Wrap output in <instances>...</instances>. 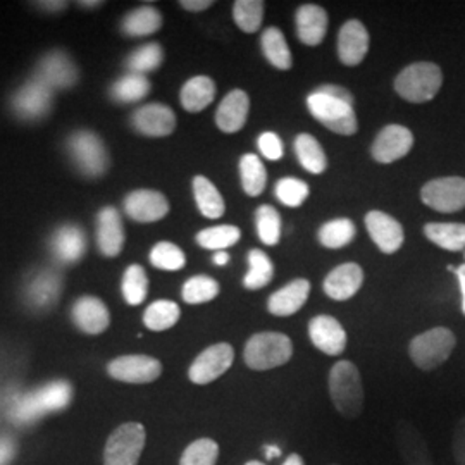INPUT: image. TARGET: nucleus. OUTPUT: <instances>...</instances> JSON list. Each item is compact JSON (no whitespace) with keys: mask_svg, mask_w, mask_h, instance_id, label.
<instances>
[{"mask_svg":"<svg viewBox=\"0 0 465 465\" xmlns=\"http://www.w3.org/2000/svg\"><path fill=\"white\" fill-rule=\"evenodd\" d=\"M330 397L334 409L345 419H357L364 411V386L357 366L340 361L330 371Z\"/></svg>","mask_w":465,"mask_h":465,"instance_id":"f257e3e1","label":"nucleus"},{"mask_svg":"<svg viewBox=\"0 0 465 465\" xmlns=\"http://www.w3.org/2000/svg\"><path fill=\"white\" fill-rule=\"evenodd\" d=\"M71 397L73 390L69 382L52 381L17 400L11 414L19 424H30L38 417L66 409Z\"/></svg>","mask_w":465,"mask_h":465,"instance_id":"f03ea898","label":"nucleus"},{"mask_svg":"<svg viewBox=\"0 0 465 465\" xmlns=\"http://www.w3.org/2000/svg\"><path fill=\"white\" fill-rule=\"evenodd\" d=\"M292 355L293 343L282 332H257L250 336L243 350V361L253 371H269L284 366Z\"/></svg>","mask_w":465,"mask_h":465,"instance_id":"7ed1b4c3","label":"nucleus"},{"mask_svg":"<svg viewBox=\"0 0 465 465\" xmlns=\"http://www.w3.org/2000/svg\"><path fill=\"white\" fill-rule=\"evenodd\" d=\"M443 84V73L434 63H414L405 67L397 80L395 90L400 97L412 104L430 102Z\"/></svg>","mask_w":465,"mask_h":465,"instance_id":"20e7f679","label":"nucleus"},{"mask_svg":"<svg viewBox=\"0 0 465 465\" xmlns=\"http://www.w3.org/2000/svg\"><path fill=\"white\" fill-rule=\"evenodd\" d=\"M457 338L449 328H432L412 338L409 345V355L420 371H434L445 364L455 350Z\"/></svg>","mask_w":465,"mask_h":465,"instance_id":"39448f33","label":"nucleus"},{"mask_svg":"<svg viewBox=\"0 0 465 465\" xmlns=\"http://www.w3.org/2000/svg\"><path fill=\"white\" fill-rule=\"evenodd\" d=\"M309 113L316 117L319 123H322L332 134L351 136L357 134L359 123L353 111V105L345 104L341 100L332 99L330 95L312 92L307 97Z\"/></svg>","mask_w":465,"mask_h":465,"instance_id":"423d86ee","label":"nucleus"},{"mask_svg":"<svg viewBox=\"0 0 465 465\" xmlns=\"http://www.w3.org/2000/svg\"><path fill=\"white\" fill-rule=\"evenodd\" d=\"M145 440L147 432L140 422H126L119 426L107 440L104 465H138Z\"/></svg>","mask_w":465,"mask_h":465,"instance_id":"0eeeda50","label":"nucleus"},{"mask_svg":"<svg viewBox=\"0 0 465 465\" xmlns=\"http://www.w3.org/2000/svg\"><path fill=\"white\" fill-rule=\"evenodd\" d=\"M67 150L76 167L90 178L102 176L109 167V155L102 140L88 130L71 134Z\"/></svg>","mask_w":465,"mask_h":465,"instance_id":"6e6552de","label":"nucleus"},{"mask_svg":"<svg viewBox=\"0 0 465 465\" xmlns=\"http://www.w3.org/2000/svg\"><path fill=\"white\" fill-rule=\"evenodd\" d=\"M420 199L438 213H457L465 207V178L449 176L436 178L424 184L420 190Z\"/></svg>","mask_w":465,"mask_h":465,"instance_id":"1a4fd4ad","label":"nucleus"},{"mask_svg":"<svg viewBox=\"0 0 465 465\" xmlns=\"http://www.w3.org/2000/svg\"><path fill=\"white\" fill-rule=\"evenodd\" d=\"M234 361V350L230 343H217L203 350L188 371L190 381L209 384L230 371Z\"/></svg>","mask_w":465,"mask_h":465,"instance_id":"9d476101","label":"nucleus"},{"mask_svg":"<svg viewBox=\"0 0 465 465\" xmlns=\"http://www.w3.org/2000/svg\"><path fill=\"white\" fill-rule=\"evenodd\" d=\"M107 371L117 381L147 384L163 374V364L149 355H123L114 359Z\"/></svg>","mask_w":465,"mask_h":465,"instance_id":"9b49d317","label":"nucleus"},{"mask_svg":"<svg viewBox=\"0 0 465 465\" xmlns=\"http://www.w3.org/2000/svg\"><path fill=\"white\" fill-rule=\"evenodd\" d=\"M52 97L54 92L49 86L38 82L36 78H32L15 94L11 107L17 117L26 121H36L49 114L52 109Z\"/></svg>","mask_w":465,"mask_h":465,"instance_id":"f8f14e48","label":"nucleus"},{"mask_svg":"<svg viewBox=\"0 0 465 465\" xmlns=\"http://www.w3.org/2000/svg\"><path fill=\"white\" fill-rule=\"evenodd\" d=\"M50 90H66L78 82V69L63 50H52L36 66L35 76Z\"/></svg>","mask_w":465,"mask_h":465,"instance_id":"ddd939ff","label":"nucleus"},{"mask_svg":"<svg viewBox=\"0 0 465 465\" xmlns=\"http://www.w3.org/2000/svg\"><path fill=\"white\" fill-rule=\"evenodd\" d=\"M414 145V134L400 124H390L382 128L381 134L374 140L372 157L381 164H391L405 157Z\"/></svg>","mask_w":465,"mask_h":465,"instance_id":"4468645a","label":"nucleus"},{"mask_svg":"<svg viewBox=\"0 0 465 465\" xmlns=\"http://www.w3.org/2000/svg\"><path fill=\"white\" fill-rule=\"evenodd\" d=\"M132 126L138 134L145 136H167L176 128V116L164 104H147L134 111Z\"/></svg>","mask_w":465,"mask_h":465,"instance_id":"2eb2a0df","label":"nucleus"},{"mask_svg":"<svg viewBox=\"0 0 465 465\" xmlns=\"http://www.w3.org/2000/svg\"><path fill=\"white\" fill-rule=\"evenodd\" d=\"M309 336L317 350L336 357L347 349V332L338 319L331 316H316L309 322Z\"/></svg>","mask_w":465,"mask_h":465,"instance_id":"dca6fc26","label":"nucleus"},{"mask_svg":"<svg viewBox=\"0 0 465 465\" xmlns=\"http://www.w3.org/2000/svg\"><path fill=\"white\" fill-rule=\"evenodd\" d=\"M124 211L136 223H155L167 216L169 202L155 190H136L124 200Z\"/></svg>","mask_w":465,"mask_h":465,"instance_id":"f3484780","label":"nucleus"},{"mask_svg":"<svg viewBox=\"0 0 465 465\" xmlns=\"http://www.w3.org/2000/svg\"><path fill=\"white\" fill-rule=\"evenodd\" d=\"M369 50V34L366 26L357 21H347L338 34V57L345 66H359Z\"/></svg>","mask_w":465,"mask_h":465,"instance_id":"a211bd4d","label":"nucleus"},{"mask_svg":"<svg viewBox=\"0 0 465 465\" xmlns=\"http://www.w3.org/2000/svg\"><path fill=\"white\" fill-rule=\"evenodd\" d=\"M366 228L372 242L382 253H395L403 245V228L395 217L381 211H371L366 216Z\"/></svg>","mask_w":465,"mask_h":465,"instance_id":"6ab92c4d","label":"nucleus"},{"mask_svg":"<svg viewBox=\"0 0 465 465\" xmlns=\"http://www.w3.org/2000/svg\"><path fill=\"white\" fill-rule=\"evenodd\" d=\"M364 282V271L359 264L347 262L341 266L332 269L331 272L324 280V293L332 300L343 302L350 300L361 288Z\"/></svg>","mask_w":465,"mask_h":465,"instance_id":"aec40b11","label":"nucleus"},{"mask_svg":"<svg viewBox=\"0 0 465 465\" xmlns=\"http://www.w3.org/2000/svg\"><path fill=\"white\" fill-rule=\"evenodd\" d=\"M250 99L243 90H232L219 104L216 113L217 128L224 134L240 132L249 117Z\"/></svg>","mask_w":465,"mask_h":465,"instance_id":"412c9836","label":"nucleus"},{"mask_svg":"<svg viewBox=\"0 0 465 465\" xmlns=\"http://www.w3.org/2000/svg\"><path fill=\"white\" fill-rule=\"evenodd\" d=\"M86 249V238L82 228L74 224L61 226L52 234L50 250L57 262L61 264H74L84 257Z\"/></svg>","mask_w":465,"mask_h":465,"instance_id":"4be33fe9","label":"nucleus"},{"mask_svg":"<svg viewBox=\"0 0 465 465\" xmlns=\"http://www.w3.org/2000/svg\"><path fill=\"white\" fill-rule=\"evenodd\" d=\"M311 293V282L307 280H295L282 286L267 300V311L272 316L288 317L297 314L305 305Z\"/></svg>","mask_w":465,"mask_h":465,"instance_id":"5701e85b","label":"nucleus"},{"mask_svg":"<svg viewBox=\"0 0 465 465\" xmlns=\"http://www.w3.org/2000/svg\"><path fill=\"white\" fill-rule=\"evenodd\" d=\"M73 321L86 334H100L109 328L111 314L97 297H82L73 305Z\"/></svg>","mask_w":465,"mask_h":465,"instance_id":"b1692460","label":"nucleus"},{"mask_svg":"<svg viewBox=\"0 0 465 465\" xmlns=\"http://www.w3.org/2000/svg\"><path fill=\"white\" fill-rule=\"evenodd\" d=\"M97 242L105 257H116L124 247L123 221L114 207H105L97 217Z\"/></svg>","mask_w":465,"mask_h":465,"instance_id":"393cba45","label":"nucleus"},{"mask_svg":"<svg viewBox=\"0 0 465 465\" xmlns=\"http://www.w3.org/2000/svg\"><path fill=\"white\" fill-rule=\"evenodd\" d=\"M295 21H297V34L302 44L309 47H316L324 40L328 32V15L322 7H319L316 4H305L299 7Z\"/></svg>","mask_w":465,"mask_h":465,"instance_id":"a878e982","label":"nucleus"},{"mask_svg":"<svg viewBox=\"0 0 465 465\" xmlns=\"http://www.w3.org/2000/svg\"><path fill=\"white\" fill-rule=\"evenodd\" d=\"M61 276L52 269H42L26 284V300L35 309H47L59 297Z\"/></svg>","mask_w":465,"mask_h":465,"instance_id":"bb28decb","label":"nucleus"},{"mask_svg":"<svg viewBox=\"0 0 465 465\" xmlns=\"http://www.w3.org/2000/svg\"><path fill=\"white\" fill-rule=\"evenodd\" d=\"M397 443L405 465H432L431 453L422 436L409 422H400L397 428Z\"/></svg>","mask_w":465,"mask_h":465,"instance_id":"cd10ccee","label":"nucleus"},{"mask_svg":"<svg viewBox=\"0 0 465 465\" xmlns=\"http://www.w3.org/2000/svg\"><path fill=\"white\" fill-rule=\"evenodd\" d=\"M180 99L188 113H200L216 99V84L209 76H195L184 84Z\"/></svg>","mask_w":465,"mask_h":465,"instance_id":"c85d7f7f","label":"nucleus"},{"mask_svg":"<svg viewBox=\"0 0 465 465\" xmlns=\"http://www.w3.org/2000/svg\"><path fill=\"white\" fill-rule=\"evenodd\" d=\"M424 234L434 245L450 252L465 249V224L462 223H430Z\"/></svg>","mask_w":465,"mask_h":465,"instance_id":"c756f323","label":"nucleus"},{"mask_svg":"<svg viewBox=\"0 0 465 465\" xmlns=\"http://www.w3.org/2000/svg\"><path fill=\"white\" fill-rule=\"evenodd\" d=\"M193 195H195V202L199 205L202 216L209 217V219H219L224 214L226 205H224L223 195L219 193V190L214 186V183L211 180H207L205 176H195Z\"/></svg>","mask_w":465,"mask_h":465,"instance_id":"7c9ffc66","label":"nucleus"},{"mask_svg":"<svg viewBox=\"0 0 465 465\" xmlns=\"http://www.w3.org/2000/svg\"><path fill=\"white\" fill-rule=\"evenodd\" d=\"M163 26V16L155 7L142 5L123 19L121 30L130 36H147Z\"/></svg>","mask_w":465,"mask_h":465,"instance_id":"2f4dec72","label":"nucleus"},{"mask_svg":"<svg viewBox=\"0 0 465 465\" xmlns=\"http://www.w3.org/2000/svg\"><path fill=\"white\" fill-rule=\"evenodd\" d=\"M295 153L302 167L312 174H321L328 167V157L312 134H302L297 136Z\"/></svg>","mask_w":465,"mask_h":465,"instance_id":"473e14b6","label":"nucleus"},{"mask_svg":"<svg viewBox=\"0 0 465 465\" xmlns=\"http://www.w3.org/2000/svg\"><path fill=\"white\" fill-rule=\"evenodd\" d=\"M240 178L245 193L250 197H259L267 183V171L262 161L253 153H245L240 159Z\"/></svg>","mask_w":465,"mask_h":465,"instance_id":"72a5a7b5","label":"nucleus"},{"mask_svg":"<svg viewBox=\"0 0 465 465\" xmlns=\"http://www.w3.org/2000/svg\"><path fill=\"white\" fill-rule=\"evenodd\" d=\"M261 44H262V52H264L267 61L272 66L282 69V71L293 66V57L288 49V44H286V38L282 30H278L274 26L267 28L262 35Z\"/></svg>","mask_w":465,"mask_h":465,"instance_id":"f704fd0d","label":"nucleus"},{"mask_svg":"<svg viewBox=\"0 0 465 465\" xmlns=\"http://www.w3.org/2000/svg\"><path fill=\"white\" fill-rule=\"evenodd\" d=\"M182 317L178 303L171 300H157L143 314V322L150 331H166L171 330Z\"/></svg>","mask_w":465,"mask_h":465,"instance_id":"c9c22d12","label":"nucleus"},{"mask_svg":"<svg viewBox=\"0 0 465 465\" xmlns=\"http://www.w3.org/2000/svg\"><path fill=\"white\" fill-rule=\"evenodd\" d=\"M149 92V78L134 73L121 76L116 84L111 86V97L121 104H132V102L145 99Z\"/></svg>","mask_w":465,"mask_h":465,"instance_id":"e433bc0d","label":"nucleus"},{"mask_svg":"<svg viewBox=\"0 0 465 465\" xmlns=\"http://www.w3.org/2000/svg\"><path fill=\"white\" fill-rule=\"evenodd\" d=\"M357 234L355 224L345 219H332L330 223H326L321 230H319V242L326 247V249H343L351 243V240Z\"/></svg>","mask_w":465,"mask_h":465,"instance_id":"4c0bfd02","label":"nucleus"},{"mask_svg":"<svg viewBox=\"0 0 465 465\" xmlns=\"http://www.w3.org/2000/svg\"><path fill=\"white\" fill-rule=\"evenodd\" d=\"M232 17L238 28L245 34L261 30L264 17V2L261 0H238L232 4Z\"/></svg>","mask_w":465,"mask_h":465,"instance_id":"58836bf2","label":"nucleus"},{"mask_svg":"<svg viewBox=\"0 0 465 465\" xmlns=\"http://www.w3.org/2000/svg\"><path fill=\"white\" fill-rule=\"evenodd\" d=\"M250 271L243 280L247 290H261L267 286L272 276H274V266L271 259L267 257L262 250H250L249 253Z\"/></svg>","mask_w":465,"mask_h":465,"instance_id":"ea45409f","label":"nucleus"},{"mask_svg":"<svg viewBox=\"0 0 465 465\" xmlns=\"http://www.w3.org/2000/svg\"><path fill=\"white\" fill-rule=\"evenodd\" d=\"M164 61V50L159 44H147L132 52L126 59V67L134 74H147L155 71Z\"/></svg>","mask_w":465,"mask_h":465,"instance_id":"a19ab883","label":"nucleus"},{"mask_svg":"<svg viewBox=\"0 0 465 465\" xmlns=\"http://www.w3.org/2000/svg\"><path fill=\"white\" fill-rule=\"evenodd\" d=\"M240 236H242L240 228L232 226V224H223V226H213V228L200 232L197 234V242L203 249L224 252V249L238 243Z\"/></svg>","mask_w":465,"mask_h":465,"instance_id":"79ce46f5","label":"nucleus"},{"mask_svg":"<svg viewBox=\"0 0 465 465\" xmlns=\"http://www.w3.org/2000/svg\"><path fill=\"white\" fill-rule=\"evenodd\" d=\"M123 297L130 305H140L147 299L149 293V280L145 269L142 266H130L123 276Z\"/></svg>","mask_w":465,"mask_h":465,"instance_id":"37998d69","label":"nucleus"},{"mask_svg":"<svg viewBox=\"0 0 465 465\" xmlns=\"http://www.w3.org/2000/svg\"><path fill=\"white\" fill-rule=\"evenodd\" d=\"M255 224L259 238L269 245H276L282 238V217L272 205H261L255 213Z\"/></svg>","mask_w":465,"mask_h":465,"instance_id":"c03bdc74","label":"nucleus"},{"mask_svg":"<svg viewBox=\"0 0 465 465\" xmlns=\"http://www.w3.org/2000/svg\"><path fill=\"white\" fill-rule=\"evenodd\" d=\"M219 445L211 438H200L188 445L180 459V465H216Z\"/></svg>","mask_w":465,"mask_h":465,"instance_id":"a18cd8bd","label":"nucleus"},{"mask_svg":"<svg viewBox=\"0 0 465 465\" xmlns=\"http://www.w3.org/2000/svg\"><path fill=\"white\" fill-rule=\"evenodd\" d=\"M219 295V282L209 276H195L184 282L183 300L190 305H199Z\"/></svg>","mask_w":465,"mask_h":465,"instance_id":"49530a36","label":"nucleus"},{"mask_svg":"<svg viewBox=\"0 0 465 465\" xmlns=\"http://www.w3.org/2000/svg\"><path fill=\"white\" fill-rule=\"evenodd\" d=\"M152 266L163 271H178L186 264L183 250L171 242H159L150 252Z\"/></svg>","mask_w":465,"mask_h":465,"instance_id":"de8ad7c7","label":"nucleus"},{"mask_svg":"<svg viewBox=\"0 0 465 465\" xmlns=\"http://www.w3.org/2000/svg\"><path fill=\"white\" fill-rule=\"evenodd\" d=\"M276 197L286 207H300L309 197V184L297 178H282L276 183Z\"/></svg>","mask_w":465,"mask_h":465,"instance_id":"09e8293b","label":"nucleus"},{"mask_svg":"<svg viewBox=\"0 0 465 465\" xmlns=\"http://www.w3.org/2000/svg\"><path fill=\"white\" fill-rule=\"evenodd\" d=\"M259 150L269 161H280L284 153L282 138L272 132H266L259 136Z\"/></svg>","mask_w":465,"mask_h":465,"instance_id":"8fccbe9b","label":"nucleus"},{"mask_svg":"<svg viewBox=\"0 0 465 465\" xmlns=\"http://www.w3.org/2000/svg\"><path fill=\"white\" fill-rule=\"evenodd\" d=\"M451 453L459 465H465V416L457 422L453 440H451Z\"/></svg>","mask_w":465,"mask_h":465,"instance_id":"3c124183","label":"nucleus"},{"mask_svg":"<svg viewBox=\"0 0 465 465\" xmlns=\"http://www.w3.org/2000/svg\"><path fill=\"white\" fill-rule=\"evenodd\" d=\"M316 92L319 94H324V95H330L332 99L341 100V102H345V104H353V95L350 94L347 88H343V86H338V84H322V86H319Z\"/></svg>","mask_w":465,"mask_h":465,"instance_id":"603ef678","label":"nucleus"},{"mask_svg":"<svg viewBox=\"0 0 465 465\" xmlns=\"http://www.w3.org/2000/svg\"><path fill=\"white\" fill-rule=\"evenodd\" d=\"M214 2L213 0H183L180 2V5L186 9V11H192V13H199V11H205L213 5Z\"/></svg>","mask_w":465,"mask_h":465,"instance_id":"864d4df0","label":"nucleus"},{"mask_svg":"<svg viewBox=\"0 0 465 465\" xmlns=\"http://www.w3.org/2000/svg\"><path fill=\"white\" fill-rule=\"evenodd\" d=\"M459 282H460V292H462V312L465 314V264L464 266L457 267L455 271Z\"/></svg>","mask_w":465,"mask_h":465,"instance_id":"5fc2aeb1","label":"nucleus"},{"mask_svg":"<svg viewBox=\"0 0 465 465\" xmlns=\"http://www.w3.org/2000/svg\"><path fill=\"white\" fill-rule=\"evenodd\" d=\"M42 9H47V11H61L64 9L67 4L66 2H40L38 4Z\"/></svg>","mask_w":465,"mask_h":465,"instance_id":"6e6d98bb","label":"nucleus"},{"mask_svg":"<svg viewBox=\"0 0 465 465\" xmlns=\"http://www.w3.org/2000/svg\"><path fill=\"white\" fill-rule=\"evenodd\" d=\"M264 453H266L267 460H272V459H278L282 455V450L274 447V445H267V447H264Z\"/></svg>","mask_w":465,"mask_h":465,"instance_id":"4d7b16f0","label":"nucleus"},{"mask_svg":"<svg viewBox=\"0 0 465 465\" xmlns=\"http://www.w3.org/2000/svg\"><path fill=\"white\" fill-rule=\"evenodd\" d=\"M230 262V255L226 252H217L214 255V264L216 266H226Z\"/></svg>","mask_w":465,"mask_h":465,"instance_id":"13d9d810","label":"nucleus"},{"mask_svg":"<svg viewBox=\"0 0 465 465\" xmlns=\"http://www.w3.org/2000/svg\"><path fill=\"white\" fill-rule=\"evenodd\" d=\"M282 465H305V462H303V459L300 457L299 453H292V455L282 462Z\"/></svg>","mask_w":465,"mask_h":465,"instance_id":"bf43d9fd","label":"nucleus"},{"mask_svg":"<svg viewBox=\"0 0 465 465\" xmlns=\"http://www.w3.org/2000/svg\"><path fill=\"white\" fill-rule=\"evenodd\" d=\"M100 4H102V2H80V5H84V7H86V5H88V7H94V5L97 7Z\"/></svg>","mask_w":465,"mask_h":465,"instance_id":"052dcab7","label":"nucleus"},{"mask_svg":"<svg viewBox=\"0 0 465 465\" xmlns=\"http://www.w3.org/2000/svg\"><path fill=\"white\" fill-rule=\"evenodd\" d=\"M245 465H266L264 462H259V460H250V462H247Z\"/></svg>","mask_w":465,"mask_h":465,"instance_id":"680f3d73","label":"nucleus"},{"mask_svg":"<svg viewBox=\"0 0 465 465\" xmlns=\"http://www.w3.org/2000/svg\"><path fill=\"white\" fill-rule=\"evenodd\" d=\"M331 465H338V464H331Z\"/></svg>","mask_w":465,"mask_h":465,"instance_id":"e2e57ef3","label":"nucleus"},{"mask_svg":"<svg viewBox=\"0 0 465 465\" xmlns=\"http://www.w3.org/2000/svg\"><path fill=\"white\" fill-rule=\"evenodd\" d=\"M464 257H465V255H464Z\"/></svg>","mask_w":465,"mask_h":465,"instance_id":"0e129e2a","label":"nucleus"}]
</instances>
